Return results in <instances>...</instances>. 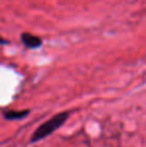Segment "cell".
<instances>
[{
  "label": "cell",
  "instance_id": "obj_1",
  "mask_svg": "<svg viewBox=\"0 0 146 147\" xmlns=\"http://www.w3.org/2000/svg\"><path fill=\"white\" fill-rule=\"evenodd\" d=\"M69 117V112H61L54 115L52 118L47 120L46 122L42 123L38 128L34 131L33 135L31 136V142H37L43 138L47 137L54 131H56L58 128H60L63 124L66 122Z\"/></svg>",
  "mask_w": 146,
  "mask_h": 147
},
{
  "label": "cell",
  "instance_id": "obj_2",
  "mask_svg": "<svg viewBox=\"0 0 146 147\" xmlns=\"http://www.w3.org/2000/svg\"><path fill=\"white\" fill-rule=\"evenodd\" d=\"M21 41L28 48H37L42 44V40L35 35L29 34V33H23L21 35Z\"/></svg>",
  "mask_w": 146,
  "mask_h": 147
},
{
  "label": "cell",
  "instance_id": "obj_3",
  "mask_svg": "<svg viewBox=\"0 0 146 147\" xmlns=\"http://www.w3.org/2000/svg\"><path fill=\"white\" fill-rule=\"evenodd\" d=\"M29 114V110H8L4 112V118L8 120H16V119H21Z\"/></svg>",
  "mask_w": 146,
  "mask_h": 147
},
{
  "label": "cell",
  "instance_id": "obj_4",
  "mask_svg": "<svg viewBox=\"0 0 146 147\" xmlns=\"http://www.w3.org/2000/svg\"><path fill=\"white\" fill-rule=\"evenodd\" d=\"M6 43H7V41H6L5 39H3V38L0 37V44H6Z\"/></svg>",
  "mask_w": 146,
  "mask_h": 147
}]
</instances>
